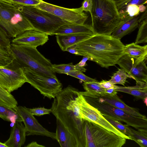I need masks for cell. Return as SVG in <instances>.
<instances>
[{"label":"cell","mask_w":147,"mask_h":147,"mask_svg":"<svg viewBox=\"0 0 147 147\" xmlns=\"http://www.w3.org/2000/svg\"><path fill=\"white\" fill-rule=\"evenodd\" d=\"M79 92L68 86L54 98L51 109L56 118L75 138L78 147H86L84 120L80 116L76 102Z\"/></svg>","instance_id":"cell-1"},{"label":"cell","mask_w":147,"mask_h":147,"mask_svg":"<svg viewBox=\"0 0 147 147\" xmlns=\"http://www.w3.org/2000/svg\"><path fill=\"white\" fill-rule=\"evenodd\" d=\"M80 55L88 57L102 67L115 66L124 55L120 40L106 35L96 34L75 45Z\"/></svg>","instance_id":"cell-2"},{"label":"cell","mask_w":147,"mask_h":147,"mask_svg":"<svg viewBox=\"0 0 147 147\" xmlns=\"http://www.w3.org/2000/svg\"><path fill=\"white\" fill-rule=\"evenodd\" d=\"M90 12L94 34L111 35L123 22L113 0H91Z\"/></svg>","instance_id":"cell-3"},{"label":"cell","mask_w":147,"mask_h":147,"mask_svg":"<svg viewBox=\"0 0 147 147\" xmlns=\"http://www.w3.org/2000/svg\"><path fill=\"white\" fill-rule=\"evenodd\" d=\"M11 50L15 61L21 66L30 68L47 76L57 78L51 69L52 64L50 60L41 54L36 47L11 43Z\"/></svg>","instance_id":"cell-4"},{"label":"cell","mask_w":147,"mask_h":147,"mask_svg":"<svg viewBox=\"0 0 147 147\" xmlns=\"http://www.w3.org/2000/svg\"><path fill=\"white\" fill-rule=\"evenodd\" d=\"M0 26L13 38L26 31L33 30L25 16L11 3L0 1Z\"/></svg>","instance_id":"cell-5"},{"label":"cell","mask_w":147,"mask_h":147,"mask_svg":"<svg viewBox=\"0 0 147 147\" xmlns=\"http://www.w3.org/2000/svg\"><path fill=\"white\" fill-rule=\"evenodd\" d=\"M29 20L34 29L48 35L63 25L72 24L34 6H15Z\"/></svg>","instance_id":"cell-6"},{"label":"cell","mask_w":147,"mask_h":147,"mask_svg":"<svg viewBox=\"0 0 147 147\" xmlns=\"http://www.w3.org/2000/svg\"><path fill=\"white\" fill-rule=\"evenodd\" d=\"M86 147H121L126 139L84 120Z\"/></svg>","instance_id":"cell-7"},{"label":"cell","mask_w":147,"mask_h":147,"mask_svg":"<svg viewBox=\"0 0 147 147\" xmlns=\"http://www.w3.org/2000/svg\"><path fill=\"white\" fill-rule=\"evenodd\" d=\"M84 96L88 102L97 109L102 115L124 122L129 126L133 127L137 129L140 128H147L146 117H143L134 116L123 110L100 101L95 97Z\"/></svg>","instance_id":"cell-8"},{"label":"cell","mask_w":147,"mask_h":147,"mask_svg":"<svg viewBox=\"0 0 147 147\" xmlns=\"http://www.w3.org/2000/svg\"><path fill=\"white\" fill-rule=\"evenodd\" d=\"M26 82L38 90L44 97L54 98L62 90L57 78L47 76L30 68L22 67Z\"/></svg>","instance_id":"cell-9"},{"label":"cell","mask_w":147,"mask_h":147,"mask_svg":"<svg viewBox=\"0 0 147 147\" xmlns=\"http://www.w3.org/2000/svg\"><path fill=\"white\" fill-rule=\"evenodd\" d=\"M76 102L81 118L97 125L123 138L130 140L129 137L112 125L97 109L88 102L79 92L76 98Z\"/></svg>","instance_id":"cell-10"},{"label":"cell","mask_w":147,"mask_h":147,"mask_svg":"<svg viewBox=\"0 0 147 147\" xmlns=\"http://www.w3.org/2000/svg\"><path fill=\"white\" fill-rule=\"evenodd\" d=\"M25 82L22 67L15 61L7 66H0V86L10 93Z\"/></svg>","instance_id":"cell-11"},{"label":"cell","mask_w":147,"mask_h":147,"mask_svg":"<svg viewBox=\"0 0 147 147\" xmlns=\"http://www.w3.org/2000/svg\"><path fill=\"white\" fill-rule=\"evenodd\" d=\"M35 7L72 24H84L88 18L82 7L76 8H67L50 4L42 0Z\"/></svg>","instance_id":"cell-12"},{"label":"cell","mask_w":147,"mask_h":147,"mask_svg":"<svg viewBox=\"0 0 147 147\" xmlns=\"http://www.w3.org/2000/svg\"><path fill=\"white\" fill-rule=\"evenodd\" d=\"M145 61L123 55L117 63L136 82L147 83V67Z\"/></svg>","instance_id":"cell-13"},{"label":"cell","mask_w":147,"mask_h":147,"mask_svg":"<svg viewBox=\"0 0 147 147\" xmlns=\"http://www.w3.org/2000/svg\"><path fill=\"white\" fill-rule=\"evenodd\" d=\"M13 109L22 119L24 124L26 136L41 135L55 139V133L49 131L44 128L25 107L17 106Z\"/></svg>","instance_id":"cell-14"},{"label":"cell","mask_w":147,"mask_h":147,"mask_svg":"<svg viewBox=\"0 0 147 147\" xmlns=\"http://www.w3.org/2000/svg\"><path fill=\"white\" fill-rule=\"evenodd\" d=\"M79 93L84 96L95 97L100 101L123 110L132 115L139 117H146L145 115L141 114L137 109L127 105L120 98L117 94L111 95L106 92L92 93L86 91L80 92Z\"/></svg>","instance_id":"cell-15"},{"label":"cell","mask_w":147,"mask_h":147,"mask_svg":"<svg viewBox=\"0 0 147 147\" xmlns=\"http://www.w3.org/2000/svg\"><path fill=\"white\" fill-rule=\"evenodd\" d=\"M147 9L136 16H128L123 18L122 22L117 26L112 33L113 37L121 40L123 37L132 32L138 27L140 23L147 18Z\"/></svg>","instance_id":"cell-16"},{"label":"cell","mask_w":147,"mask_h":147,"mask_svg":"<svg viewBox=\"0 0 147 147\" xmlns=\"http://www.w3.org/2000/svg\"><path fill=\"white\" fill-rule=\"evenodd\" d=\"M48 35L34 29L24 32L13 38L11 43L36 47L42 45L49 40Z\"/></svg>","instance_id":"cell-17"},{"label":"cell","mask_w":147,"mask_h":147,"mask_svg":"<svg viewBox=\"0 0 147 147\" xmlns=\"http://www.w3.org/2000/svg\"><path fill=\"white\" fill-rule=\"evenodd\" d=\"M14 124L9 138L4 143L7 147H21L26 141V131L22 122L16 121Z\"/></svg>","instance_id":"cell-18"},{"label":"cell","mask_w":147,"mask_h":147,"mask_svg":"<svg viewBox=\"0 0 147 147\" xmlns=\"http://www.w3.org/2000/svg\"><path fill=\"white\" fill-rule=\"evenodd\" d=\"M56 139L61 147H78L76 139L72 134L56 118Z\"/></svg>","instance_id":"cell-19"},{"label":"cell","mask_w":147,"mask_h":147,"mask_svg":"<svg viewBox=\"0 0 147 147\" xmlns=\"http://www.w3.org/2000/svg\"><path fill=\"white\" fill-rule=\"evenodd\" d=\"M57 42L63 51L75 45L92 35L86 34H75L56 35Z\"/></svg>","instance_id":"cell-20"},{"label":"cell","mask_w":147,"mask_h":147,"mask_svg":"<svg viewBox=\"0 0 147 147\" xmlns=\"http://www.w3.org/2000/svg\"><path fill=\"white\" fill-rule=\"evenodd\" d=\"M75 34L94 35L91 24H69L60 26L52 33V35Z\"/></svg>","instance_id":"cell-21"},{"label":"cell","mask_w":147,"mask_h":147,"mask_svg":"<svg viewBox=\"0 0 147 147\" xmlns=\"http://www.w3.org/2000/svg\"><path fill=\"white\" fill-rule=\"evenodd\" d=\"M114 89L117 91L127 93L143 100L147 97V83L136 82V85L133 86H116Z\"/></svg>","instance_id":"cell-22"},{"label":"cell","mask_w":147,"mask_h":147,"mask_svg":"<svg viewBox=\"0 0 147 147\" xmlns=\"http://www.w3.org/2000/svg\"><path fill=\"white\" fill-rule=\"evenodd\" d=\"M124 54L137 59L145 61L147 57V45L141 46L134 42L125 45Z\"/></svg>","instance_id":"cell-23"},{"label":"cell","mask_w":147,"mask_h":147,"mask_svg":"<svg viewBox=\"0 0 147 147\" xmlns=\"http://www.w3.org/2000/svg\"><path fill=\"white\" fill-rule=\"evenodd\" d=\"M0 118L3 120L15 123L22 122L19 115L13 109L0 105Z\"/></svg>","instance_id":"cell-24"},{"label":"cell","mask_w":147,"mask_h":147,"mask_svg":"<svg viewBox=\"0 0 147 147\" xmlns=\"http://www.w3.org/2000/svg\"><path fill=\"white\" fill-rule=\"evenodd\" d=\"M18 105L14 96L0 86V105L13 109Z\"/></svg>","instance_id":"cell-25"},{"label":"cell","mask_w":147,"mask_h":147,"mask_svg":"<svg viewBox=\"0 0 147 147\" xmlns=\"http://www.w3.org/2000/svg\"><path fill=\"white\" fill-rule=\"evenodd\" d=\"M121 16L125 12L127 7L130 5L138 6L146 4L147 0H113Z\"/></svg>","instance_id":"cell-26"},{"label":"cell","mask_w":147,"mask_h":147,"mask_svg":"<svg viewBox=\"0 0 147 147\" xmlns=\"http://www.w3.org/2000/svg\"><path fill=\"white\" fill-rule=\"evenodd\" d=\"M146 129L140 128L136 130L131 128L133 136L132 140L135 141L141 147H147Z\"/></svg>","instance_id":"cell-27"},{"label":"cell","mask_w":147,"mask_h":147,"mask_svg":"<svg viewBox=\"0 0 147 147\" xmlns=\"http://www.w3.org/2000/svg\"><path fill=\"white\" fill-rule=\"evenodd\" d=\"M14 60L11 50L0 45V66H8Z\"/></svg>","instance_id":"cell-28"},{"label":"cell","mask_w":147,"mask_h":147,"mask_svg":"<svg viewBox=\"0 0 147 147\" xmlns=\"http://www.w3.org/2000/svg\"><path fill=\"white\" fill-rule=\"evenodd\" d=\"M105 119L119 131L128 136L131 140L133 138V134L131 128L127 125H123L117 120L114 119L107 116L102 115Z\"/></svg>","instance_id":"cell-29"},{"label":"cell","mask_w":147,"mask_h":147,"mask_svg":"<svg viewBox=\"0 0 147 147\" xmlns=\"http://www.w3.org/2000/svg\"><path fill=\"white\" fill-rule=\"evenodd\" d=\"M138 30L135 43L139 44L147 42V18L141 21L138 26Z\"/></svg>","instance_id":"cell-30"},{"label":"cell","mask_w":147,"mask_h":147,"mask_svg":"<svg viewBox=\"0 0 147 147\" xmlns=\"http://www.w3.org/2000/svg\"><path fill=\"white\" fill-rule=\"evenodd\" d=\"M51 69L55 73L66 75L68 73L71 71L76 70H79L78 68L75 65H74L72 63L59 65L52 64L51 66Z\"/></svg>","instance_id":"cell-31"},{"label":"cell","mask_w":147,"mask_h":147,"mask_svg":"<svg viewBox=\"0 0 147 147\" xmlns=\"http://www.w3.org/2000/svg\"><path fill=\"white\" fill-rule=\"evenodd\" d=\"M128 78H131L125 70L121 68L113 75L109 81L113 84H119L124 86Z\"/></svg>","instance_id":"cell-32"},{"label":"cell","mask_w":147,"mask_h":147,"mask_svg":"<svg viewBox=\"0 0 147 147\" xmlns=\"http://www.w3.org/2000/svg\"><path fill=\"white\" fill-rule=\"evenodd\" d=\"M82 86L86 91L92 93L106 92V90L101 87L98 84V82L90 83H84Z\"/></svg>","instance_id":"cell-33"},{"label":"cell","mask_w":147,"mask_h":147,"mask_svg":"<svg viewBox=\"0 0 147 147\" xmlns=\"http://www.w3.org/2000/svg\"><path fill=\"white\" fill-rule=\"evenodd\" d=\"M67 75L78 78L85 83L97 81L96 80L86 76L82 71L79 70H76L71 71L68 73Z\"/></svg>","instance_id":"cell-34"},{"label":"cell","mask_w":147,"mask_h":147,"mask_svg":"<svg viewBox=\"0 0 147 147\" xmlns=\"http://www.w3.org/2000/svg\"><path fill=\"white\" fill-rule=\"evenodd\" d=\"M10 37L4 29L0 26V45L11 49Z\"/></svg>","instance_id":"cell-35"},{"label":"cell","mask_w":147,"mask_h":147,"mask_svg":"<svg viewBox=\"0 0 147 147\" xmlns=\"http://www.w3.org/2000/svg\"><path fill=\"white\" fill-rule=\"evenodd\" d=\"M41 0H12L11 4L15 6H36Z\"/></svg>","instance_id":"cell-36"},{"label":"cell","mask_w":147,"mask_h":147,"mask_svg":"<svg viewBox=\"0 0 147 147\" xmlns=\"http://www.w3.org/2000/svg\"><path fill=\"white\" fill-rule=\"evenodd\" d=\"M140 13L138 6L136 5H130L127 7L125 13L121 16L122 18L127 16L133 17L138 15Z\"/></svg>","instance_id":"cell-37"},{"label":"cell","mask_w":147,"mask_h":147,"mask_svg":"<svg viewBox=\"0 0 147 147\" xmlns=\"http://www.w3.org/2000/svg\"><path fill=\"white\" fill-rule=\"evenodd\" d=\"M28 111L33 115L40 116L49 114L52 112L50 109H47L44 107L34 108L32 109L27 108Z\"/></svg>","instance_id":"cell-38"},{"label":"cell","mask_w":147,"mask_h":147,"mask_svg":"<svg viewBox=\"0 0 147 147\" xmlns=\"http://www.w3.org/2000/svg\"><path fill=\"white\" fill-rule=\"evenodd\" d=\"M99 86L102 88L107 90L111 89H114L116 85L112 84L109 80L108 81L102 80L98 82Z\"/></svg>","instance_id":"cell-39"},{"label":"cell","mask_w":147,"mask_h":147,"mask_svg":"<svg viewBox=\"0 0 147 147\" xmlns=\"http://www.w3.org/2000/svg\"><path fill=\"white\" fill-rule=\"evenodd\" d=\"M89 59V58L88 57L84 56L82 59L78 63L76 64L75 65L79 68L80 71L82 72H85L86 69L84 67L87 65L86 62Z\"/></svg>","instance_id":"cell-40"},{"label":"cell","mask_w":147,"mask_h":147,"mask_svg":"<svg viewBox=\"0 0 147 147\" xmlns=\"http://www.w3.org/2000/svg\"><path fill=\"white\" fill-rule=\"evenodd\" d=\"M91 6V0H84L82 2L81 7L84 11L90 12Z\"/></svg>","instance_id":"cell-41"},{"label":"cell","mask_w":147,"mask_h":147,"mask_svg":"<svg viewBox=\"0 0 147 147\" xmlns=\"http://www.w3.org/2000/svg\"><path fill=\"white\" fill-rule=\"evenodd\" d=\"M66 51H68L76 55H80V53L77 50L75 45L71 46L68 48Z\"/></svg>","instance_id":"cell-42"},{"label":"cell","mask_w":147,"mask_h":147,"mask_svg":"<svg viewBox=\"0 0 147 147\" xmlns=\"http://www.w3.org/2000/svg\"><path fill=\"white\" fill-rule=\"evenodd\" d=\"M25 147H45L44 146L38 144L36 142H32L27 145L25 146Z\"/></svg>","instance_id":"cell-43"},{"label":"cell","mask_w":147,"mask_h":147,"mask_svg":"<svg viewBox=\"0 0 147 147\" xmlns=\"http://www.w3.org/2000/svg\"><path fill=\"white\" fill-rule=\"evenodd\" d=\"M106 92L109 94L114 95L117 94V91L114 89H111L106 90Z\"/></svg>","instance_id":"cell-44"},{"label":"cell","mask_w":147,"mask_h":147,"mask_svg":"<svg viewBox=\"0 0 147 147\" xmlns=\"http://www.w3.org/2000/svg\"><path fill=\"white\" fill-rule=\"evenodd\" d=\"M146 6H145L144 5H141L138 6L139 11L140 13H142L146 9Z\"/></svg>","instance_id":"cell-45"},{"label":"cell","mask_w":147,"mask_h":147,"mask_svg":"<svg viewBox=\"0 0 147 147\" xmlns=\"http://www.w3.org/2000/svg\"><path fill=\"white\" fill-rule=\"evenodd\" d=\"M0 1L11 3L12 0H0Z\"/></svg>","instance_id":"cell-46"},{"label":"cell","mask_w":147,"mask_h":147,"mask_svg":"<svg viewBox=\"0 0 147 147\" xmlns=\"http://www.w3.org/2000/svg\"><path fill=\"white\" fill-rule=\"evenodd\" d=\"M7 147V146L4 144V143H3L1 142H0V147Z\"/></svg>","instance_id":"cell-47"},{"label":"cell","mask_w":147,"mask_h":147,"mask_svg":"<svg viewBox=\"0 0 147 147\" xmlns=\"http://www.w3.org/2000/svg\"><path fill=\"white\" fill-rule=\"evenodd\" d=\"M144 103L146 104V105H147V97L145 98L143 100Z\"/></svg>","instance_id":"cell-48"}]
</instances>
